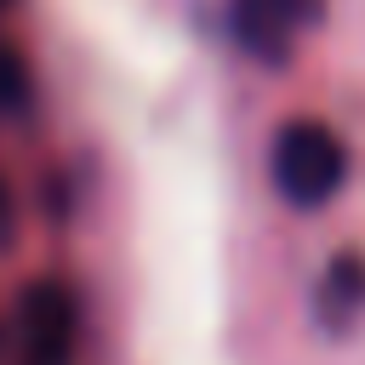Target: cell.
<instances>
[{
	"mask_svg": "<svg viewBox=\"0 0 365 365\" xmlns=\"http://www.w3.org/2000/svg\"><path fill=\"white\" fill-rule=\"evenodd\" d=\"M0 245H11V188L0 182Z\"/></svg>",
	"mask_w": 365,
	"mask_h": 365,
	"instance_id": "obj_5",
	"label": "cell"
},
{
	"mask_svg": "<svg viewBox=\"0 0 365 365\" xmlns=\"http://www.w3.org/2000/svg\"><path fill=\"white\" fill-rule=\"evenodd\" d=\"M314 308L331 319V325H342L348 314H359L365 308V257H354V251H342L331 268H325V279H319V297H314Z\"/></svg>",
	"mask_w": 365,
	"mask_h": 365,
	"instance_id": "obj_3",
	"label": "cell"
},
{
	"mask_svg": "<svg viewBox=\"0 0 365 365\" xmlns=\"http://www.w3.org/2000/svg\"><path fill=\"white\" fill-rule=\"evenodd\" d=\"M23 342H29V365H63L68 359V342H74V297L57 279L29 285V297H23Z\"/></svg>",
	"mask_w": 365,
	"mask_h": 365,
	"instance_id": "obj_2",
	"label": "cell"
},
{
	"mask_svg": "<svg viewBox=\"0 0 365 365\" xmlns=\"http://www.w3.org/2000/svg\"><path fill=\"white\" fill-rule=\"evenodd\" d=\"M342 171H348V154H342V143H336L331 125H319V120L279 125V137L268 148V177H274L279 200L314 211V205H325L342 188Z\"/></svg>",
	"mask_w": 365,
	"mask_h": 365,
	"instance_id": "obj_1",
	"label": "cell"
},
{
	"mask_svg": "<svg viewBox=\"0 0 365 365\" xmlns=\"http://www.w3.org/2000/svg\"><path fill=\"white\" fill-rule=\"evenodd\" d=\"M29 91H34V74H29V63H23L11 46H0V108H6V114L29 108Z\"/></svg>",
	"mask_w": 365,
	"mask_h": 365,
	"instance_id": "obj_4",
	"label": "cell"
}]
</instances>
